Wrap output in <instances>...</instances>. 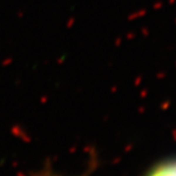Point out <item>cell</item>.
Listing matches in <instances>:
<instances>
[{
	"label": "cell",
	"mask_w": 176,
	"mask_h": 176,
	"mask_svg": "<svg viewBox=\"0 0 176 176\" xmlns=\"http://www.w3.org/2000/svg\"><path fill=\"white\" fill-rule=\"evenodd\" d=\"M39 176H64V175H60L58 173H55L53 170H43L42 173L39 174Z\"/></svg>",
	"instance_id": "2"
},
{
	"label": "cell",
	"mask_w": 176,
	"mask_h": 176,
	"mask_svg": "<svg viewBox=\"0 0 176 176\" xmlns=\"http://www.w3.org/2000/svg\"><path fill=\"white\" fill-rule=\"evenodd\" d=\"M147 176H176V160H170L152 168Z\"/></svg>",
	"instance_id": "1"
}]
</instances>
